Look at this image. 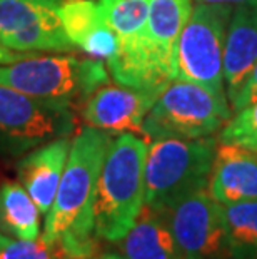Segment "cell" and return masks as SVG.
<instances>
[{"label": "cell", "mask_w": 257, "mask_h": 259, "mask_svg": "<svg viewBox=\"0 0 257 259\" xmlns=\"http://www.w3.org/2000/svg\"><path fill=\"white\" fill-rule=\"evenodd\" d=\"M111 142L112 134L85 125L70 144L67 164L40 236L48 244H56L62 254L92 257L99 252L94 204Z\"/></svg>", "instance_id": "6da1fadb"}, {"label": "cell", "mask_w": 257, "mask_h": 259, "mask_svg": "<svg viewBox=\"0 0 257 259\" xmlns=\"http://www.w3.org/2000/svg\"><path fill=\"white\" fill-rule=\"evenodd\" d=\"M145 139L119 134L112 139L97 183L94 226L97 238L117 242L129 233L144 207Z\"/></svg>", "instance_id": "7a4b0ae2"}, {"label": "cell", "mask_w": 257, "mask_h": 259, "mask_svg": "<svg viewBox=\"0 0 257 259\" xmlns=\"http://www.w3.org/2000/svg\"><path fill=\"white\" fill-rule=\"evenodd\" d=\"M109 82V67L97 59L75 56H29L0 65V84L40 102L70 109Z\"/></svg>", "instance_id": "3957f363"}, {"label": "cell", "mask_w": 257, "mask_h": 259, "mask_svg": "<svg viewBox=\"0 0 257 259\" xmlns=\"http://www.w3.org/2000/svg\"><path fill=\"white\" fill-rule=\"evenodd\" d=\"M217 142L200 139H157L147 147L144 204L164 212L194 192L207 189Z\"/></svg>", "instance_id": "277c9868"}, {"label": "cell", "mask_w": 257, "mask_h": 259, "mask_svg": "<svg viewBox=\"0 0 257 259\" xmlns=\"http://www.w3.org/2000/svg\"><path fill=\"white\" fill-rule=\"evenodd\" d=\"M232 117L226 94L172 79L164 87L142 124L145 141L200 139L221 131Z\"/></svg>", "instance_id": "5b68a950"}, {"label": "cell", "mask_w": 257, "mask_h": 259, "mask_svg": "<svg viewBox=\"0 0 257 259\" xmlns=\"http://www.w3.org/2000/svg\"><path fill=\"white\" fill-rule=\"evenodd\" d=\"M234 7L195 4L174 47L172 79L224 91L226 25Z\"/></svg>", "instance_id": "8992f818"}, {"label": "cell", "mask_w": 257, "mask_h": 259, "mask_svg": "<svg viewBox=\"0 0 257 259\" xmlns=\"http://www.w3.org/2000/svg\"><path fill=\"white\" fill-rule=\"evenodd\" d=\"M74 129L70 109L40 102L0 84V147L22 154L57 137H67Z\"/></svg>", "instance_id": "52a82bcc"}, {"label": "cell", "mask_w": 257, "mask_h": 259, "mask_svg": "<svg viewBox=\"0 0 257 259\" xmlns=\"http://www.w3.org/2000/svg\"><path fill=\"white\" fill-rule=\"evenodd\" d=\"M161 214L184 259H231L222 204L212 199L207 189L184 197Z\"/></svg>", "instance_id": "ba28073f"}, {"label": "cell", "mask_w": 257, "mask_h": 259, "mask_svg": "<svg viewBox=\"0 0 257 259\" xmlns=\"http://www.w3.org/2000/svg\"><path fill=\"white\" fill-rule=\"evenodd\" d=\"M0 38L17 52H70L59 7L47 0H0Z\"/></svg>", "instance_id": "9c48e42d"}, {"label": "cell", "mask_w": 257, "mask_h": 259, "mask_svg": "<svg viewBox=\"0 0 257 259\" xmlns=\"http://www.w3.org/2000/svg\"><path fill=\"white\" fill-rule=\"evenodd\" d=\"M162 91L135 89L107 82L97 87L84 102L82 119L89 127L106 131L112 136L142 134L145 115Z\"/></svg>", "instance_id": "30bf717a"}, {"label": "cell", "mask_w": 257, "mask_h": 259, "mask_svg": "<svg viewBox=\"0 0 257 259\" xmlns=\"http://www.w3.org/2000/svg\"><path fill=\"white\" fill-rule=\"evenodd\" d=\"M207 192L222 206L257 199V152L234 144L217 146Z\"/></svg>", "instance_id": "8fae6325"}, {"label": "cell", "mask_w": 257, "mask_h": 259, "mask_svg": "<svg viewBox=\"0 0 257 259\" xmlns=\"http://www.w3.org/2000/svg\"><path fill=\"white\" fill-rule=\"evenodd\" d=\"M70 144L72 141L69 137H57L43 142L17 164L19 183L34 199L40 214H47L56 199L69 159Z\"/></svg>", "instance_id": "7c38bea8"}, {"label": "cell", "mask_w": 257, "mask_h": 259, "mask_svg": "<svg viewBox=\"0 0 257 259\" xmlns=\"http://www.w3.org/2000/svg\"><path fill=\"white\" fill-rule=\"evenodd\" d=\"M255 64L257 20L249 4L237 5L232 10L224 46V82L229 94V102L239 94Z\"/></svg>", "instance_id": "4fadbf2b"}, {"label": "cell", "mask_w": 257, "mask_h": 259, "mask_svg": "<svg viewBox=\"0 0 257 259\" xmlns=\"http://www.w3.org/2000/svg\"><path fill=\"white\" fill-rule=\"evenodd\" d=\"M192 12V0H149L144 51L172 77L174 47Z\"/></svg>", "instance_id": "5bb4252c"}, {"label": "cell", "mask_w": 257, "mask_h": 259, "mask_svg": "<svg viewBox=\"0 0 257 259\" xmlns=\"http://www.w3.org/2000/svg\"><path fill=\"white\" fill-rule=\"evenodd\" d=\"M114 244L129 259H184L166 218L145 204L129 233Z\"/></svg>", "instance_id": "9a60e30c"}, {"label": "cell", "mask_w": 257, "mask_h": 259, "mask_svg": "<svg viewBox=\"0 0 257 259\" xmlns=\"http://www.w3.org/2000/svg\"><path fill=\"white\" fill-rule=\"evenodd\" d=\"M0 231L9 238L35 241L40 233V211L20 183L0 186Z\"/></svg>", "instance_id": "2e32d148"}, {"label": "cell", "mask_w": 257, "mask_h": 259, "mask_svg": "<svg viewBox=\"0 0 257 259\" xmlns=\"http://www.w3.org/2000/svg\"><path fill=\"white\" fill-rule=\"evenodd\" d=\"M99 12L117 37V52L140 46L149 19V0H100Z\"/></svg>", "instance_id": "e0dca14e"}, {"label": "cell", "mask_w": 257, "mask_h": 259, "mask_svg": "<svg viewBox=\"0 0 257 259\" xmlns=\"http://www.w3.org/2000/svg\"><path fill=\"white\" fill-rule=\"evenodd\" d=\"M231 259H257V199L222 206Z\"/></svg>", "instance_id": "ac0fdd59"}, {"label": "cell", "mask_w": 257, "mask_h": 259, "mask_svg": "<svg viewBox=\"0 0 257 259\" xmlns=\"http://www.w3.org/2000/svg\"><path fill=\"white\" fill-rule=\"evenodd\" d=\"M59 17L70 44L80 51L106 24L94 0H64L59 5Z\"/></svg>", "instance_id": "d6986e66"}, {"label": "cell", "mask_w": 257, "mask_h": 259, "mask_svg": "<svg viewBox=\"0 0 257 259\" xmlns=\"http://www.w3.org/2000/svg\"><path fill=\"white\" fill-rule=\"evenodd\" d=\"M221 144H234L257 152V101L240 109L221 129Z\"/></svg>", "instance_id": "ffe728a7"}, {"label": "cell", "mask_w": 257, "mask_h": 259, "mask_svg": "<svg viewBox=\"0 0 257 259\" xmlns=\"http://www.w3.org/2000/svg\"><path fill=\"white\" fill-rule=\"evenodd\" d=\"M56 244H48L42 238L35 241L9 239L0 247V259H59Z\"/></svg>", "instance_id": "44dd1931"}, {"label": "cell", "mask_w": 257, "mask_h": 259, "mask_svg": "<svg viewBox=\"0 0 257 259\" xmlns=\"http://www.w3.org/2000/svg\"><path fill=\"white\" fill-rule=\"evenodd\" d=\"M255 101H257V64L250 70V74L245 79L244 85L240 87L239 94L231 101V111L236 114L237 111H240V109H244L245 106H249V104H252Z\"/></svg>", "instance_id": "7402d4cb"}, {"label": "cell", "mask_w": 257, "mask_h": 259, "mask_svg": "<svg viewBox=\"0 0 257 259\" xmlns=\"http://www.w3.org/2000/svg\"><path fill=\"white\" fill-rule=\"evenodd\" d=\"M29 56H35V54H25V52H17L14 49L7 47L4 44V40L0 38V65H7L12 62H17V60H22Z\"/></svg>", "instance_id": "603a6c76"}, {"label": "cell", "mask_w": 257, "mask_h": 259, "mask_svg": "<svg viewBox=\"0 0 257 259\" xmlns=\"http://www.w3.org/2000/svg\"><path fill=\"white\" fill-rule=\"evenodd\" d=\"M250 0H195V4H209V5H227V7H234V5H244L249 4Z\"/></svg>", "instance_id": "cb8c5ba5"}, {"label": "cell", "mask_w": 257, "mask_h": 259, "mask_svg": "<svg viewBox=\"0 0 257 259\" xmlns=\"http://www.w3.org/2000/svg\"><path fill=\"white\" fill-rule=\"evenodd\" d=\"M92 259H129L125 257L122 252H116V251H102L97 252V254L92 256Z\"/></svg>", "instance_id": "d4e9b609"}, {"label": "cell", "mask_w": 257, "mask_h": 259, "mask_svg": "<svg viewBox=\"0 0 257 259\" xmlns=\"http://www.w3.org/2000/svg\"><path fill=\"white\" fill-rule=\"evenodd\" d=\"M59 249V247H57ZM59 259H92V257H82V256H67V254H62V252L59 251Z\"/></svg>", "instance_id": "484cf974"}, {"label": "cell", "mask_w": 257, "mask_h": 259, "mask_svg": "<svg viewBox=\"0 0 257 259\" xmlns=\"http://www.w3.org/2000/svg\"><path fill=\"white\" fill-rule=\"evenodd\" d=\"M249 7H250V10H252L254 17H255V20H257V0H250V2H249Z\"/></svg>", "instance_id": "4316f807"}, {"label": "cell", "mask_w": 257, "mask_h": 259, "mask_svg": "<svg viewBox=\"0 0 257 259\" xmlns=\"http://www.w3.org/2000/svg\"><path fill=\"white\" fill-rule=\"evenodd\" d=\"M10 238H9V236H5L4 233H2V231H0V247H2L4 244H5V242H7Z\"/></svg>", "instance_id": "83f0119b"}, {"label": "cell", "mask_w": 257, "mask_h": 259, "mask_svg": "<svg viewBox=\"0 0 257 259\" xmlns=\"http://www.w3.org/2000/svg\"><path fill=\"white\" fill-rule=\"evenodd\" d=\"M47 2H50V4H54V5H57V7H59V5H60V4H62V2H64V0H47Z\"/></svg>", "instance_id": "f1b7e54d"}]
</instances>
